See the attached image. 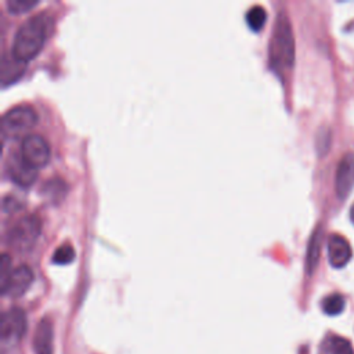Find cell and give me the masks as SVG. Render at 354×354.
I'll return each mask as SVG.
<instances>
[{
  "mask_svg": "<svg viewBox=\"0 0 354 354\" xmlns=\"http://www.w3.org/2000/svg\"><path fill=\"white\" fill-rule=\"evenodd\" d=\"M318 354H354V348L347 339L329 335L321 342Z\"/></svg>",
  "mask_w": 354,
  "mask_h": 354,
  "instance_id": "cell-13",
  "label": "cell"
},
{
  "mask_svg": "<svg viewBox=\"0 0 354 354\" xmlns=\"http://www.w3.org/2000/svg\"><path fill=\"white\" fill-rule=\"evenodd\" d=\"M25 64L26 62L17 59L12 54H4L1 58V72H0L1 84L7 86L14 80H17L24 73Z\"/></svg>",
  "mask_w": 354,
  "mask_h": 354,
  "instance_id": "cell-12",
  "label": "cell"
},
{
  "mask_svg": "<svg viewBox=\"0 0 354 354\" xmlns=\"http://www.w3.org/2000/svg\"><path fill=\"white\" fill-rule=\"evenodd\" d=\"M26 314L19 307L8 308L0 321V339L3 344H15L26 333Z\"/></svg>",
  "mask_w": 354,
  "mask_h": 354,
  "instance_id": "cell-5",
  "label": "cell"
},
{
  "mask_svg": "<svg viewBox=\"0 0 354 354\" xmlns=\"http://www.w3.org/2000/svg\"><path fill=\"white\" fill-rule=\"evenodd\" d=\"M350 214H351V220L354 221V205H353V207H351V213H350Z\"/></svg>",
  "mask_w": 354,
  "mask_h": 354,
  "instance_id": "cell-21",
  "label": "cell"
},
{
  "mask_svg": "<svg viewBox=\"0 0 354 354\" xmlns=\"http://www.w3.org/2000/svg\"><path fill=\"white\" fill-rule=\"evenodd\" d=\"M32 282H33V271L28 266L21 264L12 268L7 281L0 286L1 293L4 296H10L14 299L19 297L29 289Z\"/></svg>",
  "mask_w": 354,
  "mask_h": 354,
  "instance_id": "cell-8",
  "label": "cell"
},
{
  "mask_svg": "<svg viewBox=\"0 0 354 354\" xmlns=\"http://www.w3.org/2000/svg\"><path fill=\"white\" fill-rule=\"evenodd\" d=\"M245 19H246V24L248 26L254 30V32H259L263 29L266 21H267V11L256 4V6H252L248 11H246V15H245Z\"/></svg>",
  "mask_w": 354,
  "mask_h": 354,
  "instance_id": "cell-15",
  "label": "cell"
},
{
  "mask_svg": "<svg viewBox=\"0 0 354 354\" xmlns=\"http://www.w3.org/2000/svg\"><path fill=\"white\" fill-rule=\"evenodd\" d=\"M40 228L41 223L37 214H25L8 230L7 243L18 252L30 250L40 234Z\"/></svg>",
  "mask_w": 354,
  "mask_h": 354,
  "instance_id": "cell-4",
  "label": "cell"
},
{
  "mask_svg": "<svg viewBox=\"0 0 354 354\" xmlns=\"http://www.w3.org/2000/svg\"><path fill=\"white\" fill-rule=\"evenodd\" d=\"M35 354H53L54 353V328L48 317H43L35 329L33 336Z\"/></svg>",
  "mask_w": 354,
  "mask_h": 354,
  "instance_id": "cell-10",
  "label": "cell"
},
{
  "mask_svg": "<svg viewBox=\"0 0 354 354\" xmlns=\"http://www.w3.org/2000/svg\"><path fill=\"white\" fill-rule=\"evenodd\" d=\"M65 192H66V187H65L64 181L59 178H51L41 187V194L46 198H48L50 201L64 198Z\"/></svg>",
  "mask_w": 354,
  "mask_h": 354,
  "instance_id": "cell-17",
  "label": "cell"
},
{
  "mask_svg": "<svg viewBox=\"0 0 354 354\" xmlns=\"http://www.w3.org/2000/svg\"><path fill=\"white\" fill-rule=\"evenodd\" d=\"M11 271H12L11 259H10L8 253H3L1 259H0V286L7 281Z\"/></svg>",
  "mask_w": 354,
  "mask_h": 354,
  "instance_id": "cell-20",
  "label": "cell"
},
{
  "mask_svg": "<svg viewBox=\"0 0 354 354\" xmlns=\"http://www.w3.org/2000/svg\"><path fill=\"white\" fill-rule=\"evenodd\" d=\"M51 26L53 19L47 12H39L28 18L18 26L14 35L11 54L22 62L35 58L43 48Z\"/></svg>",
  "mask_w": 354,
  "mask_h": 354,
  "instance_id": "cell-1",
  "label": "cell"
},
{
  "mask_svg": "<svg viewBox=\"0 0 354 354\" xmlns=\"http://www.w3.org/2000/svg\"><path fill=\"white\" fill-rule=\"evenodd\" d=\"M39 116L33 106L19 104L6 111L0 119V131L4 138H18L28 136L29 130L36 124Z\"/></svg>",
  "mask_w": 354,
  "mask_h": 354,
  "instance_id": "cell-3",
  "label": "cell"
},
{
  "mask_svg": "<svg viewBox=\"0 0 354 354\" xmlns=\"http://www.w3.org/2000/svg\"><path fill=\"white\" fill-rule=\"evenodd\" d=\"M336 194L340 199H344L354 188V153H346L336 169L335 178Z\"/></svg>",
  "mask_w": 354,
  "mask_h": 354,
  "instance_id": "cell-9",
  "label": "cell"
},
{
  "mask_svg": "<svg viewBox=\"0 0 354 354\" xmlns=\"http://www.w3.org/2000/svg\"><path fill=\"white\" fill-rule=\"evenodd\" d=\"M7 173L10 178L19 187H29L36 181L37 169L32 166L21 152H14L7 162Z\"/></svg>",
  "mask_w": 354,
  "mask_h": 354,
  "instance_id": "cell-7",
  "label": "cell"
},
{
  "mask_svg": "<svg viewBox=\"0 0 354 354\" xmlns=\"http://www.w3.org/2000/svg\"><path fill=\"white\" fill-rule=\"evenodd\" d=\"M39 4V0H7L6 7L11 14H22Z\"/></svg>",
  "mask_w": 354,
  "mask_h": 354,
  "instance_id": "cell-19",
  "label": "cell"
},
{
  "mask_svg": "<svg viewBox=\"0 0 354 354\" xmlns=\"http://www.w3.org/2000/svg\"><path fill=\"white\" fill-rule=\"evenodd\" d=\"M322 311L328 315H337L340 314L346 307V300L340 293H332L326 296L321 303Z\"/></svg>",
  "mask_w": 354,
  "mask_h": 354,
  "instance_id": "cell-16",
  "label": "cell"
},
{
  "mask_svg": "<svg viewBox=\"0 0 354 354\" xmlns=\"http://www.w3.org/2000/svg\"><path fill=\"white\" fill-rule=\"evenodd\" d=\"M75 260V249L71 243H62L59 245L54 253H53V257H51V261L58 264V266H65V264H69Z\"/></svg>",
  "mask_w": 354,
  "mask_h": 354,
  "instance_id": "cell-18",
  "label": "cell"
},
{
  "mask_svg": "<svg viewBox=\"0 0 354 354\" xmlns=\"http://www.w3.org/2000/svg\"><path fill=\"white\" fill-rule=\"evenodd\" d=\"M321 242H322V231L319 227L314 231L310 242H308V249H307V259H306V266H307V272L311 274L314 268L318 264L319 260V253H321Z\"/></svg>",
  "mask_w": 354,
  "mask_h": 354,
  "instance_id": "cell-14",
  "label": "cell"
},
{
  "mask_svg": "<svg viewBox=\"0 0 354 354\" xmlns=\"http://www.w3.org/2000/svg\"><path fill=\"white\" fill-rule=\"evenodd\" d=\"M19 152L36 169L47 165L51 153L48 142L41 136L33 133H29L21 140Z\"/></svg>",
  "mask_w": 354,
  "mask_h": 354,
  "instance_id": "cell-6",
  "label": "cell"
},
{
  "mask_svg": "<svg viewBox=\"0 0 354 354\" xmlns=\"http://www.w3.org/2000/svg\"><path fill=\"white\" fill-rule=\"evenodd\" d=\"M351 254H353L351 246L344 236L339 234H332L328 238V256L333 267L336 268L344 267L350 261Z\"/></svg>",
  "mask_w": 354,
  "mask_h": 354,
  "instance_id": "cell-11",
  "label": "cell"
},
{
  "mask_svg": "<svg viewBox=\"0 0 354 354\" xmlns=\"http://www.w3.org/2000/svg\"><path fill=\"white\" fill-rule=\"evenodd\" d=\"M295 62V39L288 17L281 12L275 19L272 36L270 41V64L278 71L283 72L292 68Z\"/></svg>",
  "mask_w": 354,
  "mask_h": 354,
  "instance_id": "cell-2",
  "label": "cell"
}]
</instances>
